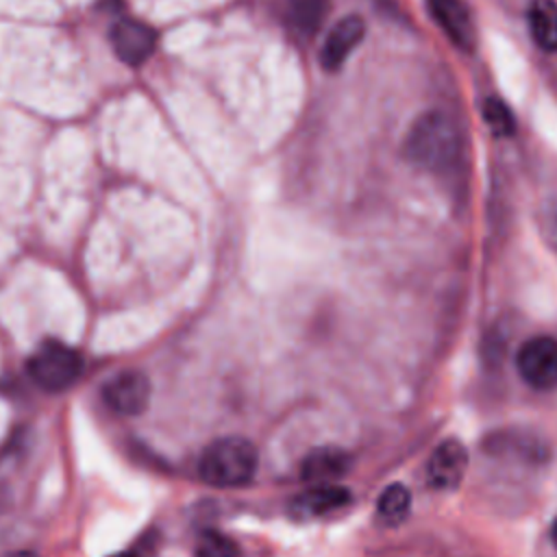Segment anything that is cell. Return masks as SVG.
<instances>
[{
  "instance_id": "1",
  "label": "cell",
  "mask_w": 557,
  "mask_h": 557,
  "mask_svg": "<svg viewBox=\"0 0 557 557\" xmlns=\"http://www.w3.org/2000/svg\"><path fill=\"white\" fill-rule=\"evenodd\" d=\"M259 455L252 442L239 435L213 440L200 455V479L213 487L246 485L257 472Z\"/></svg>"
},
{
  "instance_id": "2",
  "label": "cell",
  "mask_w": 557,
  "mask_h": 557,
  "mask_svg": "<svg viewBox=\"0 0 557 557\" xmlns=\"http://www.w3.org/2000/svg\"><path fill=\"white\" fill-rule=\"evenodd\" d=\"M459 150H461L459 128L448 115L440 111L424 113L411 126L407 137V154L411 157V161L429 170L444 172L457 161Z\"/></svg>"
},
{
  "instance_id": "3",
  "label": "cell",
  "mask_w": 557,
  "mask_h": 557,
  "mask_svg": "<svg viewBox=\"0 0 557 557\" xmlns=\"http://www.w3.org/2000/svg\"><path fill=\"white\" fill-rule=\"evenodd\" d=\"M28 376L46 392H63L83 372V357L59 339L44 342L26 363Z\"/></svg>"
},
{
  "instance_id": "4",
  "label": "cell",
  "mask_w": 557,
  "mask_h": 557,
  "mask_svg": "<svg viewBox=\"0 0 557 557\" xmlns=\"http://www.w3.org/2000/svg\"><path fill=\"white\" fill-rule=\"evenodd\" d=\"M516 370L527 385L546 392L557 387V339L537 335L527 339L516 352Z\"/></svg>"
},
{
  "instance_id": "5",
  "label": "cell",
  "mask_w": 557,
  "mask_h": 557,
  "mask_svg": "<svg viewBox=\"0 0 557 557\" xmlns=\"http://www.w3.org/2000/svg\"><path fill=\"white\" fill-rule=\"evenodd\" d=\"M102 398L120 416H139L150 403V381L141 370H122L104 383Z\"/></svg>"
},
{
  "instance_id": "6",
  "label": "cell",
  "mask_w": 557,
  "mask_h": 557,
  "mask_svg": "<svg viewBox=\"0 0 557 557\" xmlns=\"http://www.w3.org/2000/svg\"><path fill=\"white\" fill-rule=\"evenodd\" d=\"M111 48L120 61L126 65H141L157 48V33L133 17H122L113 24L111 33Z\"/></svg>"
},
{
  "instance_id": "7",
  "label": "cell",
  "mask_w": 557,
  "mask_h": 557,
  "mask_svg": "<svg viewBox=\"0 0 557 557\" xmlns=\"http://www.w3.org/2000/svg\"><path fill=\"white\" fill-rule=\"evenodd\" d=\"M468 470V450L457 440L442 442L426 461V481L435 490H455Z\"/></svg>"
},
{
  "instance_id": "8",
  "label": "cell",
  "mask_w": 557,
  "mask_h": 557,
  "mask_svg": "<svg viewBox=\"0 0 557 557\" xmlns=\"http://www.w3.org/2000/svg\"><path fill=\"white\" fill-rule=\"evenodd\" d=\"M366 24L359 15H346L342 17L326 35L322 48H320V65L326 72H337L348 54L357 48V44L363 39Z\"/></svg>"
},
{
  "instance_id": "9",
  "label": "cell",
  "mask_w": 557,
  "mask_h": 557,
  "mask_svg": "<svg viewBox=\"0 0 557 557\" xmlns=\"http://www.w3.org/2000/svg\"><path fill=\"white\" fill-rule=\"evenodd\" d=\"M426 2L435 22L448 35V39L461 50H472L476 44V28L466 2L463 0H426Z\"/></svg>"
},
{
  "instance_id": "10",
  "label": "cell",
  "mask_w": 557,
  "mask_h": 557,
  "mask_svg": "<svg viewBox=\"0 0 557 557\" xmlns=\"http://www.w3.org/2000/svg\"><path fill=\"white\" fill-rule=\"evenodd\" d=\"M350 500V492L335 483H318L305 492H300L289 503V511L298 520H309L324 516L329 511H335L344 507Z\"/></svg>"
},
{
  "instance_id": "11",
  "label": "cell",
  "mask_w": 557,
  "mask_h": 557,
  "mask_svg": "<svg viewBox=\"0 0 557 557\" xmlns=\"http://www.w3.org/2000/svg\"><path fill=\"white\" fill-rule=\"evenodd\" d=\"M350 466V457L335 448V446H322L315 448L307 455V459L302 461V479L311 481V483H331L333 479L342 476L348 472Z\"/></svg>"
},
{
  "instance_id": "12",
  "label": "cell",
  "mask_w": 557,
  "mask_h": 557,
  "mask_svg": "<svg viewBox=\"0 0 557 557\" xmlns=\"http://www.w3.org/2000/svg\"><path fill=\"white\" fill-rule=\"evenodd\" d=\"M529 30L533 41L546 50H557V2L555 0H531L529 4Z\"/></svg>"
},
{
  "instance_id": "13",
  "label": "cell",
  "mask_w": 557,
  "mask_h": 557,
  "mask_svg": "<svg viewBox=\"0 0 557 557\" xmlns=\"http://www.w3.org/2000/svg\"><path fill=\"white\" fill-rule=\"evenodd\" d=\"M409 507H411V494L403 483L387 485L376 500V513L387 524L403 522L409 513Z\"/></svg>"
},
{
  "instance_id": "14",
  "label": "cell",
  "mask_w": 557,
  "mask_h": 557,
  "mask_svg": "<svg viewBox=\"0 0 557 557\" xmlns=\"http://www.w3.org/2000/svg\"><path fill=\"white\" fill-rule=\"evenodd\" d=\"M287 7L294 24L305 35H313L324 22L331 0H287Z\"/></svg>"
},
{
  "instance_id": "15",
  "label": "cell",
  "mask_w": 557,
  "mask_h": 557,
  "mask_svg": "<svg viewBox=\"0 0 557 557\" xmlns=\"http://www.w3.org/2000/svg\"><path fill=\"white\" fill-rule=\"evenodd\" d=\"M481 111H483V120L487 122V126L492 128L494 135L509 137V135L516 133V120H513L511 109L503 100H498L496 96L485 98Z\"/></svg>"
},
{
  "instance_id": "16",
  "label": "cell",
  "mask_w": 557,
  "mask_h": 557,
  "mask_svg": "<svg viewBox=\"0 0 557 557\" xmlns=\"http://www.w3.org/2000/svg\"><path fill=\"white\" fill-rule=\"evenodd\" d=\"M196 557H239V548L231 537L218 531H205L196 542Z\"/></svg>"
},
{
  "instance_id": "17",
  "label": "cell",
  "mask_w": 557,
  "mask_h": 557,
  "mask_svg": "<svg viewBox=\"0 0 557 557\" xmlns=\"http://www.w3.org/2000/svg\"><path fill=\"white\" fill-rule=\"evenodd\" d=\"M546 224H548V228H546V237L557 246V209H553V211H548V215H546Z\"/></svg>"
},
{
  "instance_id": "18",
  "label": "cell",
  "mask_w": 557,
  "mask_h": 557,
  "mask_svg": "<svg viewBox=\"0 0 557 557\" xmlns=\"http://www.w3.org/2000/svg\"><path fill=\"white\" fill-rule=\"evenodd\" d=\"M9 557H35V553H30V550H20V553H11Z\"/></svg>"
},
{
  "instance_id": "19",
  "label": "cell",
  "mask_w": 557,
  "mask_h": 557,
  "mask_svg": "<svg viewBox=\"0 0 557 557\" xmlns=\"http://www.w3.org/2000/svg\"><path fill=\"white\" fill-rule=\"evenodd\" d=\"M550 537H553V544L557 546V518H555V522H553V527H550Z\"/></svg>"
},
{
  "instance_id": "20",
  "label": "cell",
  "mask_w": 557,
  "mask_h": 557,
  "mask_svg": "<svg viewBox=\"0 0 557 557\" xmlns=\"http://www.w3.org/2000/svg\"><path fill=\"white\" fill-rule=\"evenodd\" d=\"M111 557H137L135 553H117V555H111Z\"/></svg>"
}]
</instances>
